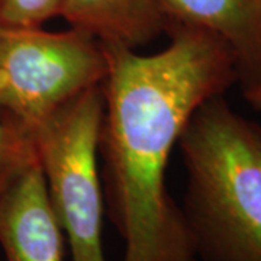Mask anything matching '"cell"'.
I'll return each mask as SVG.
<instances>
[{
	"instance_id": "obj_1",
	"label": "cell",
	"mask_w": 261,
	"mask_h": 261,
	"mask_svg": "<svg viewBox=\"0 0 261 261\" xmlns=\"http://www.w3.org/2000/svg\"><path fill=\"white\" fill-rule=\"evenodd\" d=\"M166 32L167 48L151 56L105 45L103 199L125 241L123 261H200L183 209L167 192L168 159L193 113L238 82L219 38L190 27Z\"/></svg>"
},
{
	"instance_id": "obj_2",
	"label": "cell",
	"mask_w": 261,
	"mask_h": 261,
	"mask_svg": "<svg viewBox=\"0 0 261 261\" xmlns=\"http://www.w3.org/2000/svg\"><path fill=\"white\" fill-rule=\"evenodd\" d=\"M178 147L183 214L200 261H261V126L222 96L190 118Z\"/></svg>"
},
{
	"instance_id": "obj_3",
	"label": "cell",
	"mask_w": 261,
	"mask_h": 261,
	"mask_svg": "<svg viewBox=\"0 0 261 261\" xmlns=\"http://www.w3.org/2000/svg\"><path fill=\"white\" fill-rule=\"evenodd\" d=\"M103 112L100 84L77 96L29 134L73 261H108L102 244L105 199L97 168Z\"/></svg>"
},
{
	"instance_id": "obj_4",
	"label": "cell",
	"mask_w": 261,
	"mask_h": 261,
	"mask_svg": "<svg viewBox=\"0 0 261 261\" xmlns=\"http://www.w3.org/2000/svg\"><path fill=\"white\" fill-rule=\"evenodd\" d=\"M100 41L80 29L0 23V119L31 134L108 74Z\"/></svg>"
},
{
	"instance_id": "obj_5",
	"label": "cell",
	"mask_w": 261,
	"mask_h": 261,
	"mask_svg": "<svg viewBox=\"0 0 261 261\" xmlns=\"http://www.w3.org/2000/svg\"><path fill=\"white\" fill-rule=\"evenodd\" d=\"M64 241L37 161L0 195V247L6 261H65Z\"/></svg>"
},
{
	"instance_id": "obj_6",
	"label": "cell",
	"mask_w": 261,
	"mask_h": 261,
	"mask_svg": "<svg viewBox=\"0 0 261 261\" xmlns=\"http://www.w3.org/2000/svg\"><path fill=\"white\" fill-rule=\"evenodd\" d=\"M170 27L203 29L228 47L238 82L248 89L261 79V0H161Z\"/></svg>"
},
{
	"instance_id": "obj_7",
	"label": "cell",
	"mask_w": 261,
	"mask_h": 261,
	"mask_svg": "<svg viewBox=\"0 0 261 261\" xmlns=\"http://www.w3.org/2000/svg\"><path fill=\"white\" fill-rule=\"evenodd\" d=\"M60 16L103 45L137 49L166 32L161 0H63Z\"/></svg>"
},
{
	"instance_id": "obj_8",
	"label": "cell",
	"mask_w": 261,
	"mask_h": 261,
	"mask_svg": "<svg viewBox=\"0 0 261 261\" xmlns=\"http://www.w3.org/2000/svg\"><path fill=\"white\" fill-rule=\"evenodd\" d=\"M37 161L35 147L28 132L0 119V195Z\"/></svg>"
},
{
	"instance_id": "obj_9",
	"label": "cell",
	"mask_w": 261,
	"mask_h": 261,
	"mask_svg": "<svg viewBox=\"0 0 261 261\" xmlns=\"http://www.w3.org/2000/svg\"><path fill=\"white\" fill-rule=\"evenodd\" d=\"M63 0H0V23L42 27L60 16Z\"/></svg>"
},
{
	"instance_id": "obj_10",
	"label": "cell",
	"mask_w": 261,
	"mask_h": 261,
	"mask_svg": "<svg viewBox=\"0 0 261 261\" xmlns=\"http://www.w3.org/2000/svg\"><path fill=\"white\" fill-rule=\"evenodd\" d=\"M244 96L248 100V103H251L252 106H254V109H257V111L261 112V79L254 86L245 89L244 90Z\"/></svg>"
}]
</instances>
